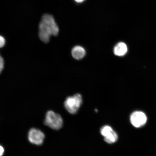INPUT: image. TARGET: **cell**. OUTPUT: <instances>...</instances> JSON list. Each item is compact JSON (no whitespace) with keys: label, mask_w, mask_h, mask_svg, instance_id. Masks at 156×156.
<instances>
[{"label":"cell","mask_w":156,"mask_h":156,"mask_svg":"<svg viewBox=\"0 0 156 156\" xmlns=\"http://www.w3.org/2000/svg\"><path fill=\"white\" fill-rule=\"evenodd\" d=\"M83 102V98L80 94H76L73 96L66 99L64 106L67 112L72 114L76 113L79 110Z\"/></svg>","instance_id":"obj_1"},{"label":"cell","mask_w":156,"mask_h":156,"mask_svg":"<svg viewBox=\"0 0 156 156\" xmlns=\"http://www.w3.org/2000/svg\"><path fill=\"white\" fill-rule=\"evenodd\" d=\"M44 124L52 129L58 130L63 126V120L59 114L49 111L46 113Z\"/></svg>","instance_id":"obj_2"},{"label":"cell","mask_w":156,"mask_h":156,"mask_svg":"<svg viewBox=\"0 0 156 156\" xmlns=\"http://www.w3.org/2000/svg\"><path fill=\"white\" fill-rule=\"evenodd\" d=\"M100 133L101 135L104 137L105 141L107 143L114 144L118 139V134L110 126L106 125L102 127L100 130Z\"/></svg>","instance_id":"obj_3"},{"label":"cell","mask_w":156,"mask_h":156,"mask_svg":"<svg viewBox=\"0 0 156 156\" xmlns=\"http://www.w3.org/2000/svg\"><path fill=\"white\" fill-rule=\"evenodd\" d=\"M45 135L41 130L32 128L29 130L28 139L31 144L37 145H41L43 143Z\"/></svg>","instance_id":"obj_4"},{"label":"cell","mask_w":156,"mask_h":156,"mask_svg":"<svg viewBox=\"0 0 156 156\" xmlns=\"http://www.w3.org/2000/svg\"><path fill=\"white\" fill-rule=\"evenodd\" d=\"M52 36V30L49 25L41 20L39 25L38 36L41 41L47 43Z\"/></svg>","instance_id":"obj_5"},{"label":"cell","mask_w":156,"mask_h":156,"mask_svg":"<svg viewBox=\"0 0 156 156\" xmlns=\"http://www.w3.org/2000/svg\"><path fill=\"white\" fill-rule=\"evenodd\" d=\"M147 118L144 113L140 111L133 112L130 116V122L134 126L140 128L147 122Z\"/></svg>","instance_id":"obj_6"},{"label":"cell","mask_w":156,"mask_h":156,"mask_svg":"<svg viewBox=\"0 0 156 156\" xmlns=\"http://www.w3.org/2000/svg\"><path fill=\"white\" fill-rule=\"evenodd\" d=\"M41 21L50 27L52 30V36H57L59 32V29L54 17L51 15L45 14L43 15Z\"/></svg>","instance_id":"obj_7"},{"label":"cell","mask_w":156,"mask_h":156,"mask_svg":"<svg viewBox=\"0 0 156 156\" xmlns=\"http://www.w3.org/2000/svg\"><path fill=\"white\" fill-rule=\"evenodd\" d=\"M86 54L85 49L81 46H74L72 49L71 54L73 58L77 60L82 59Z\"/></svg>","instance_id":"obj_8"},{"label":"cell","mask_w":156,"mask_h":156,"mask_svg":"<svg viewBox=\"0 0 156 156\" xmlns=\"http://www.w3.org/2000/svg\"><path fill=\"white\" fill-rule=\"evenodd\" d=\"M128 51V48L125 43L120 42L114 46L113 51L115 55L118 56H122L125 55Z\"/></svg>","instance_id":"obj_9"},{"label":"cell","mask_w":156,"mask_h":156,"mask_svg":"<svg viewBox=\"0 0 156 156\" xmlns=\"http://www.w3.org/2000/svg\"><path fill=\"white\" fill-rule=\"evenodd\" d=\"M4 67V61L3 58L0 55V74L2 71Z\"/></svg>","instance_id":"obj_10"},{"label":"cell","mask_w":156,"mask_h":156,"mask_svg":"<svg viewBox=\"0 0 156 156\" xmlns=\"http://www.w3.org/2000/svg\"><path fill=\"white\" fill-rule=\"evenodd\" d=\"M5 44V40L4 37L0 35V48L3 47Z\"/></svg>","instance_id":"obj_11"},{"label":"cell","mask_w":156,"mask_h":156,"mask_svg":"<svg viewBox=\"0 0 156 156\" xmlns=\"http://www.w3.org/2000/svg\"><path fill=\"white\" fill-rule=\"evenodd\" d=\"M5 150L2 146L0 145V156H2L4 153Z\"/></svg>","instance_id":"obj_12"},{"label":"cell","mask_w":156,"mask_h":156,"mask_svg":"<svg viewBox=\"0 0 156 156\" xmlns=\"http://www.w3.org/2000/svg\"><path fill=\"white\" fill-rule=\"evenodd\" d=\"M76 3H82L84 2L86 0H74Z\"/></svg>","instance_id":"obj_13"}]
</instances>
